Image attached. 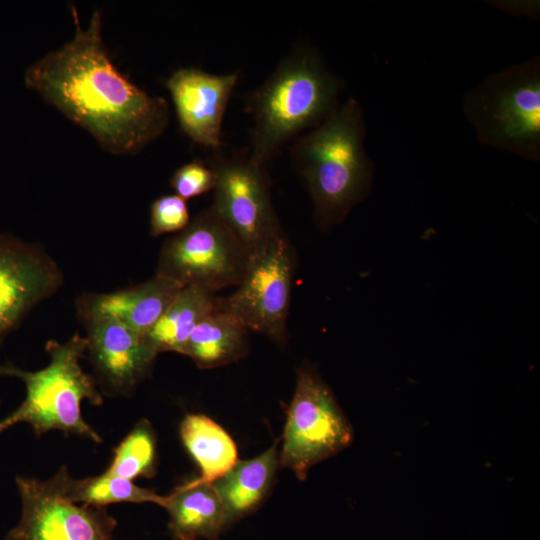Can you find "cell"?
Masks as SVG:
<instances>
[{"label": "cell", "instance_id": "6", "mask_svg": "<svg viewBox=\"0 0 540 540\" xmlns=\"http://www.w3.org/2000/svg\"><path fill=\"white\" fill-rule=\"evenodd\" d=\"M250 255L211 205L163 243L155 274L216 294L242 281Z\"/></svg>", "mask_w": 540, "mask_h": 540}, {"label": "cell", "instance_id": "12", "mask_svg": "<svg viewBox=\"0 0 540 540\" xmlns=\"http://www.w3.org/2000/svg\"><path fill=\"white\" fill-rule=\"evenodd\" d=\"M86 329V357L105 391L124 395L145 379L157 353L142 335L117 320L77 311Z\"/></svg>", "mask_w": 540, "mask_h": 540}, {"label": "cell", "instance_id": "21", "mask_svg": "<svg viewBox=\"0 0 540 540\" xmlns=\"http://www.w3.org/2000/svg\"><path fill=\"white\" fill-rule=\"evenodd\" d=\"M156 440L149 422H139L114 449L105 472L126 480L155 474Z\"/></svg>", "mask_w": 540, "mask_h": 540}, {"label": "cell", "instance_id": "11", "mask_svg": "<svg viewBox=\"0 0 540 540\" xmlns=\"http://www.w3.org/2000/svg\"><path fill=\"white\" fill-rule=\"evenodd\" d=\"M63 283L59 265L43 247L0 233V338Z\"/></svg>", "mask_w": 540, "mask_h": 540}, {"label": "cell", "instance_id": "22", "mask_svg": "<svg viewBox=\"0 0 540 540\" xmlns=\"http://www.w3.org/2000/svg\"><path fill=\"white\" fill-rule=\"evenodd\" d=\"M191 218L186 200L176 194L155 199L150 207V234L154 237L180 232Z\"/></svg>", "mask_w": 540, "mask_h": 540}, {"label": "cell", "instance_id": "2", "mask_svg": "<svg viewBox=\"0 0 540 540\" xmlns=\"http://www.w3.org/2000/svg\"><path fill=\"white\" fill-rule=\"evenodd\" d=\"M365 134L363 109L351 97L291 146L320 230L343 222L371 190L374 164L365 150Z\"/></svg>", "mask_w": 540, "mask_h": 540}, {"label": "cell", "instance_id": "10", "mask_svg": "<svg viewBox=\"0 0 540 540\" xmlns=\"http://www.w3.org/2000/svg\"><path fill=\"white\" fill-rule=\"evenodd\" d=\"M22 500L19 523L6 540H112L117 522L103 507L66 498L56 480L17 477Z\"/></svg>", "mask_w": 540, "mask_h": 540}, {"label": "cell", "instance_id": "18", "mask_svg": "<svg viewBox=\"0 0 540 540\" xmlns=\"http://www.w3.org/2000/svg\"><path fill=\"white\" fill-rule=\"evenodd\" d=\"M249 333L236 317L220 308L196 326L182 354L201 369L224 366L247 355Z\"/></svg>", "mask_w": 540, "mask_h": 540}, {"label": "cell", "instance_id": "14", "mask_svg": "<svg viewBox=\"0 0 540 540\" xmlns=\"http://www.w3.org/2000/svg\"><path fill=\"white\" fill-rule=\"evenodd\" d=\"M181 286L155 274L150 279L110 293H86L77 311L111 317L144 336L172 303Z\"/></svg>", "mask_w": 540, "mask_h": 540}, {"label": "cell", "instance_id": "15", "mask_svg": "<svg viewBox=\"0 0 540 540\" xmlns=\"http://www.w3.org/2000/svg\"><path fill=\"white\" fill-rule=\"evenodd\" d=\"M164 509L177 540H215L228 528L226 510L213 483L198 478L166 495Z\"/></svg>", "mask_w": 540, "mask_h": 540}, {"label": "cell", "instance_id": "16", "mask_svg": "<svg viewBox=\"0 0 540 540\" xmlns=\"http://www.w3.org/2000/svg\"><path fill=\"white\" fill-rule=\"evenodd\" d=\"M277 444L236 464L213 482L226 510L228 528L254 512L267 496L278 468Z\"/></svg>", "mask_w": 540, "mask_h": 540}, {"label": "cell", "instance_id": "8", "mask_svg": "<svg viewBox=\"0 0 540 540\" xmlns=\"http://www.w3.org/2000/svg\"><path fill=\"white\" fill-rule=\"evenodd\" d=\"M216 183L211 207L240 239L250 257L283 231L274 209L266 165L246 155L215 153L209 163Z\"/></svg>", "mask_w": 540, "mask_h": 540}, {"label": "cell", "instance_id": "23", "mask_svg": "<svg viewBox=\"0 0 540 540\" xmlns=\"http://www.w3.org/2000/svg\"><path fill=\"white\" fill-rule=\"evenodd\" d=\"M216 183L214 170L199 160L186 163L173 173L170 185L175 194L184 200L213 190Z\"/></svg>", "mask_w": 540, "mask_h": 540}, {"label": "cell", "instance_id": "7", "mask_svg": "<svg viewBox=\"0 0 540 540\" xmlns=\"http://www.w3.org/2000/svg\"><path fill=\"white\" fill-rule=\"evenodd\" d=\"M352 440V427L331 389L316 372L300 368L287 410L280 465L305 480L312 466L336 455Z\"/></svg>", "mask_w": 540, "mask_h": 540}, {"label": "cell", "instance_id": "3", "mask_svg": "<svg viewBox=\"0 0 540 540\" xmlns=\"http://www.w3.org/2000/svg\"><path fill=\"white\" fill-rule=\"evenodd\" d=\"M343 86L314 48L297 46L247 98L249 158L266 165L285 142L318 126L340 106Z\"/></svg>", "mask_w": 540, "mask_h": 540}, {"label": "cell", "instance_id": "20", "mask_svg": "<svg viewBox=\"0 0 540 540\" xmlns=\"http://www.w3.org/2000/svg\"><path fill=\"white\" fill-rule=\"evenodd\" d=\"M63 495L75 503L103 507L115 503H154L164 508L166 496L152 490L141 488L132 481L103 472L101 475L84 478H72L66 467L55 474Z\"/></svg>", "mask_w": 540, "mask_h": 540}, {"label": "cell", "instance_id": "1", "mask_svg": "<svg viewBox=\"0 0 540 540\" xmlns=\"http://www.w3.org/2000/svg\"><path fill=\"white\" fill-rule=\"evenodd\" d=\"M75 33L62 47L31 64L25 85L89 132L106 151L135 155L169 123L165 98L152 96L113 64L95 11L83 28L72 8Z\"/></svg>", "mask_w": 540, "mask_h": 540}, {"label": "cell", "instance_id": "17", "mask_svg": "<svg viewBox=\"0 0 540 540\" xmlns=\"http://www.w3.org/2000/svg\"><path fill=\"white\" fill-rule=\"evenodd\" d=\"M222 308V297L198 287L185 286L172 303L143 336L157 354L183 353L196 326L209 314Z\"/></svg>", "mask_w": 540, "mask_h": 540}, {"label": "cell", "instance_id": "9", "mask_svg": "<svg viewBox=\"0 0 540 540\" xmlns=\"http://www.w3.org/2000/svg\"><path fill=\"white\" fill-rule=\"evenodd\" d=\"M294 263L292 247L284 233L250 257L237 290L222 298V309L250 332L262 334L277 345L285 344Z\"/></svg>", "mask_w": 540, "mask_h": 540}, {"label": "cell", "instance_id": "13", "mask_svg": "<svg viewBox=\"0 0 540 540\" xmlns=\"http://www.w3.org/2000/svg\"><path fill=\"white\" fill-rule=\"evenodd\" d=\"M237 72L213 74L195 67L176 70L166 81L182 131L194 142L220 149L222 123Z\"/></svg>", "mask_w": 540, "mask_h": 540}, {"label": "cell", "instance_id": "19", "mask_svg": "<svg viewBox=\"0 0 540 540\" xmlns=\"http://www.w3.org/2000/svg\"><path fill=\"white\" fill-rule=\"evenodd\" d=\"M182 442L200 468L201 481L213 483L238 461L231 436L216 422L201 414H188L180 425Z\"/></svg>", "mask_w": 540, "mask_h": 540}, {"label": "cell", "instance_id": "4", "mask_svg": "<svg viewBox=\"0 0 540 540\" xmlns=\"http://www.w3.org/2000/svg\"><path fill=\"white\" fill-rule=\"evenodd\" d=\"M86 350V338L74 334L64 343L56 340L46 343L50 362L43 369L26 371L11 363L0 365V376L18 378L26 387L23 403L0 420V434L15 424L26 422L37 436L60 430L100 443L101 437L81 414L84 400L95 406L103 402L94 379L80 364L86 357Z\"/></svg>", "mask_w": 540, "mask_h": 540}, {"label": "cell", "instance_id": "5", "mask_svg": "<svg viewBox=\"0 0 540 540\" xmlns=\"http://www.w3.org/2000/svg\"><path fill=\"white\" fill-rule=\"evenodd\" d=\"M462 110L481 144L540 159V59L486 76L464 96Z\"/></svg>", "mask_w": 540, "mask_h": 540}]
</instances>
